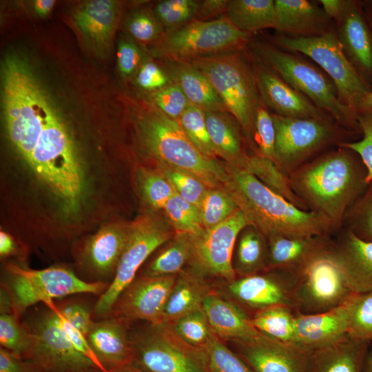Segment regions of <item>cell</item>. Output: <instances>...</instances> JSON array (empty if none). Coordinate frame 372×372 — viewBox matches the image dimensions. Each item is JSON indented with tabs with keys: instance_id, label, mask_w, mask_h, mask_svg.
I'll return each instance as SVG.
<instances>
[{
	"instance_id": "6da1fadb",
	"label": "cell",
	"mask_w": 372,
	"mask_h": 372,
	"mask_svg": "<svg viewBox=\"0 0 372 372\" xmlns=\"http://www.w3.org/2000/svg\"><path fill=\"white\" fill-rule=\"evenodd\" d=\"M1 94L9 141L28 163L55 106L28 63L14 54L6 56L1 64Z\"/></svg>"
},
{
	"instance_id": "7a4b0ae2",
	"label": "cell",
	"mask_w": 372,
	"mask_h": 372,
	"mask_svg": "<svg viewBox=\"0 0 372 372\" xmlns=\"http://www.w3.org/2000/svg\"><path fill=\"white\" fill-rule=\"evenodd\" d=\"M225 166L229 180L224 187L250 225L269 238H311L324 229V216L302 210L245 169Z\"/></svg>"
},
{
	"instance_id": "3957f363",
	"label": "cell",
	"mask_w": 372,
	"mask_h": 372,
	"mask_svg": "<svg viewBox=\"0 0 372 372\" xmlns=\"http://www.w3.org/2000/svg\"><path fill=\"white\" fill-rule=\"evenodd\" d=\"M28 164L69 211L78 207L83 187L82 167L75 143L56 107L46 118Z\"/></svg>"
},
{
	"instance_id": "277c9868",
	"label": "cell",
	"mask_w": 372,
	"mask_h": 372,
	"mask_svg": "<svg viewBox=\"0 0 372 372\" xmlns=\"http://www.w3.org/2000/svg\"><path fill=\"white\" fill-rule=\"evenodd\" d=\"M141 140L158 163L180 169L200 178L208 188L224 187L229 180L225 166L203 155L183 131L178 120L154 105L138 121Z\"/></svg>"
},
{
	"instance_id": "5b68a950",
	"label": "cell",
	"mask_w": 372,
	"mask_h": 372,
	"mask_svg": "<svg viewBox=\"0 0 372 372\" xmlns=\"http://www.w3.org/2000/svg\"><path fill=\"white\" fill-rule=\"evenodd\" d=\"M1 291L8 298L12 312L21 318L31 307L46 304L54 299L88 293L100 296L108 287L102 282L82 280L72 270L61 266L32 269L9 263Z\"/></svg>"
},
{
	"instance_id": "8992f818",
	"label": "cell",
	"mask_w": 372,
	"mask_h": 372,
	"mask_svg": "<svg viewBox=\"0 0 372 372\" xmlns=\"http://www.w3.org/2000/svg\"><path fill=\"white\" fill-rule=\"evenodd\" d=\"M26 322L30 343L23 358L39 372H105L80 352L68 338L57 311L51 302Z\"/></svg>"
},
{
	"instance_id": "52a82bcc",
	"label": "cell",
	"mask_w": 372,
	"mask_h": 372,
	"mask_svg": "<svg viewBox=\"0 0 372 372\" xmlns=\"http://www.w3.org/2000/svg\"><path fill=\"white\" fill-rule=\"evenodd\" d=\"M259 59L283 80L338 121L352 125L357 113L344 104L331 79L316 66L298 56L267 43L255 45Z\"/></svg>"
},
{
	"instance_id": "ba28073f",
	"label": "cell",
	"mask_w": 372,
	"mask_h": 372,
	"mask_svg": "<svg viewBox=\"0 0 372 372\" xmlns=\"http://www.w3.org/2000/svg\"><path fill=\"white\" fill-rule=\"evenodd\" d=\"M239 52L199 57L186 62L207 78L227 111L250 134L261 99L253 70Z\"/></svg>"
},
{
	"instance_id": "9c48e42d",
	"label": "cell",
	"mask_w": 372,
	"mask_h": 372,
	"mask_svg": "<svg viewBox=\"0 0 372 372\" xmlns=\"http://www.w3.org/2000/svg\"><path fill=\"white\" fill-rule=\"evenodd\" d=\"M251 34L237 28L225 16L209 21L193 20L159 39L154 53L167 61L191 59L239 52Z\"/></svg>"
},
{
	"instance_id": "30bf717a",
	"label": "cell",
	"mask_w": 372,
	"mask_h": 372,
	"mask_svg": "<svg viewBox=\"0 0 372 372\" xmlns=\"http://www.w3.org/2000/svg\"><path fill=\"white\" fill-rule=\"evenodd\" d=\"M280 49L301 53L320 66L334 83L340 99L355 113L371 91L344 54L335 30L318 36L273 37Z\"/></svg>"
},
{
	"instance_id": "8fae6325",
	"label": "cell",
	"mask_w": 372,
	"mask_h": 372,
	"mask_svg": "<svg viewBox=\"0 0 372 372\" xmlns=\"http://www.w3.org/2000/svg\"><path fill=\"white\" fill-rule=\"evenodd\" d=\"M132 366L144 372H212L205 349L183 340L169 324L130 336Z\"/></svg>"
},
{
	"instance_id": "7c38bea8",
	"label": "cell",
	"mask_w": 372,
	"mask_h": 372,
	"mask_svg": "<svg viewBox=\"0 0 372 372\" xmlns=\"http://www.w3.org/2000/svg\"><path fill=\"white\" fill-rule=\"evenodd\" d=\"M171 225L160 218L141 216L130 225L128 238L115 276L107 289L99 296L93 314L107 318L122 291L136 278L138 270L158 247L172 238Z\"/></svg>"
},
{
	"instance_id": "4fadbf2b",
	"label": "cell",
	"mask_w": 372,
	"mask_h": 372,
	"mask_svg": "<svg viewBox=\"0 0 372 372\" xmlns=\"http://www.w3.org/2000/svg\"><path fill=\"white\" fill-rule=\"evenodd\" d=\"M300 185L320 213L334 220L340 219L357 185L352 160L340 152L327 155L304 171Z\"/></svg>"
},
{
	"instance_id": "5bb4252c",
	"label": "cell",
	"mask_w": 372,
	"mask_h": 372,
	"mask_svg": "<svg viewBox=\"0 0 372 372\" xmlns=\"http://www.w3.org/2000/svg\"><path fill=\"white\" fill-rule=\"evenodd\" d=\"M292 294L298 313L316 314L344 304L355 293L331 253H320L302 265Z\"/></svg>"
},
{
	"instance_id": "9a60e30c",
	"label": "cell",
	"mask_w": 372,
	"mask_h": 372,
	"mask_svg": "<svg viewBox=\"0 0 372 372\" xmlns=\"http://www.w3.org/2000/svg\"><path fill=\"white\" fill-rule=\"evenodd\" d=\"M250 225L239 209L220 224L191 236L192 251L189 262L192 269L203 276H214L229 282L236 278L232 255L240 231Z\"/></svg>"
},
{
	"instance_id": "2e32d148",
	"label": "cell",
	"mask_w": 372,
	"mask_h": 372,
	"mask_svg": "<svg viewBox=\"0 0 372 372\" xmlns=\"http://www.w3.org/2000/svg\"><path fill=\"white\" fill-rule=\"evenodd\" d=\"M176 277L143 275L135 278L122 291L108 317L130 322L143 320L152 325L161 323L163 309Z\"/></svg>"
},
{
	"instance_id": "e0dca14e",
	"label": "cell",
	"mask_w": 372,
	"mask_h": 372,
	"mask_svg": "<svg viewBox=\"0 0 372 372\" xmlns=\"http://www.w3.org/2000/svg\"><path fill=\"white\" fill-rule=\"evenodd\" d=\"M275 130V162L291 166L327 143L333 134L324 118H296L272 114Z\"/></svg>"
},
{
	"instance_id": "ac0fdd59",
	"label": "cell",
	"mask_w": 372,
	"mask_h": 372,
	"mask_svg": "<svg viewBox=\"0 0 372 372\" xmlns=\"http://www.w3.org/2000/svg\"><path fill=\"white\" fill-rule=\"evenodd\" d=\"M234 344L236 353L254 372H306L313 351L263 333Z\"/></svg>"
},
{
	"instance_id": "d6986e66",
	"label": "cell",
	"mask_w": 372,
	"mask_h": 372,
	"mask_svg": "<svg viewBox=\"0 0 372 372\" xmlns=\"http://www.w3.org/2000/svg\"><path fill=\"white\" fill-rule=\"evenodd\" d=\"M252 70L261 101L275 114L296 118H325L322 110L260 59L254 63Z\"/></svg>"
},
{
	"instance_id": "ffe728a7",
	"label": "cell",
	"mask_w": 372,
	"mask_h": 372,
	"mask_svg": "<svg viewBox=\"0 0 372 372\" xmlns=\"http://www.w3.org/2000/svg\"><path fill=\"white\" fill-rule=\"evenodd\" d=\"M130 225L103 226L85 242L81 264L88 273L87 282L110 284L125 247Z\"/></svg>"
},
{
	"instance_id": "44dd1931",
	"label": "cell",
	"mask_w": 372,
	"mask_h": 372,
	"mask_svg": "<svg viewBox=\"0 0 372 372\" xmlns=\"http://www.w3.org/2000/svg\"><path fill=\"white\" fill-rule=\"evenodd\" d=\"M129 324L130 322L115 317L94 320L87 335L94 354L108 372L132 365Z\"/></svg>"
},
{
	"instance_id": "7402d4cb",
	"label": "cell",
	"mask_w": 372,
	"mask_h": 372,
	"mask_svg": "<svg viewBox=\"0 0 372 372\" xmlns=\"http://www.w3.org/2000/svg\"><path fill=\"white\" fill-rule=\"evenodd\" d=\"M335 21V32L347 57L357 71L372 74V34L362 3L346 0Z\"/></svg>"
},
{
	"instance_id": "603a6c76",
	"label": "cell",
	"mask_w": 372,
	"mask_h": 372,
	"mask_svg": "<svg viewBox=\"0 0 372 372\" xmlns=\"http://www.w3.org/2000/svg\"><path fill=\"white\" fill-rule=\"evenodd\" d=\"M349 335L346 302L316 314L298 313L295 318L293 344L314 351L333 344Z\"/></svg>"
},
{
	"instance_id": "cb8c5ba5",
	"label": "cell",
	"mask_w": 372,
	"mask_h": 372,
	"mask_svg": "<svg viewBox=\"0 0 372 372\" xmlns=\"http://www.w3.org/2000/svg\"><path fill=\"white\" fill-rule=\"evenodd\" d=\"M203 309L212 332L222 340L247 342L262 334L241 308L216 293L207 295Z\"/></svg>"
},
{
	"instance_id": "d4e9b609",
	"label": "cell",
	"mask_w": 372,
	"mask_h": 372,
	"mask_svg": "<svg viewBox=\"0 0 372 372\" xmlns=\"http://www.w3.org/2000/svg\"><path fill=\"white\" fill-rule=\"evenodd\" d=\"M274 29L291 37L321 35L332 29L322 8L307 0H275Z\"/></svg>"
},
{
	"instance_id": "484cf974",
	"label": "cell",
	"mask_w": 372,
	"mask_h": 372,
	"mask_svg": "<svg viewBox=\"0 0 372 372\" xmlns=\"http://www.w3.org/2000/svg\"><path fill=\"white\" fill-rule=\"evenodd\" d=\"M228 289L236 299L256 311L276 305L294 307L293 285L269 276H243L229 282Z\"/></svg>"
},
{
	"instance_id": "4316f807",
	"label": "cell",
	"mask_w": 372,
	"mask_h": 372,
	"mask_svg": "<svg viewBox=\"0 0 372 372\" xmlns=\"http://www.w3.org/2000/svg\"><path fill=\"white\" fill-rule=\"evenodd\" d=\"M366 342L349 335L311 352L306 372H363Z\"/></svg>"
},
{
	"instance_id": "83f0119b",
	"label": "cell",
	"mask_w": 372,
	"mask_h": 372,
	"mask_svg": "<svg viewBox=\"0 0 372 372\" xmlns=\"http://www.w3.org/2000/svg\"><path fill=\"white\" fill-rule=\"evenodd\" d=\"M331 255L353 293L372 291V241L350 233L343 247Z\"/></svg>"
},
{
	"instance_id": "f1b7e54d",
	"label": "cell",
	"mask_w": 372,
	"mask_h": 372,
	"mask_svg": "<svg viewBox=\"0 0 372 372\" xmlns=\"http://www.w3.org/2000/svg\"><path fill=\"white\" fill-rule=\"evenodd\" d=\"M167 61V71L190 104L203 111L228 112L207 78L186 61Z\"/></svg>"
},
{
	"instance_id": "f546056e",
	"label": "cell",
	"mask_w": 372,
	"mask_h": 372,
	"mask_svg": "<svg viewBox=\"0 0 372 372\" xmlns=\"http://www.w3.org/2000/svg\"><path fill=\"white\" fill-rule=\"evenodd\" d=\"M210 291L204 276L192 269L183 270L177 275L164 307L161 323L171 324L203 307V300Z\"/></svg>"
},
{
	"instance_id": "4dcf8cb0",
	"label": "cell",
	"mask_w": 372,
	"mask_h": 372,
	"mask_svg": "<svg viewBox=\"0 0 372 372\" xmlns=\"http://www.w3.org/2000/svg\"><path fill=\"white\" fill-rule=\"evenodd\" d=\"M118 15V3L112 0L90 1L74 13L80 31L94 43L103 45L110 41Z\"/></svg>"
},
{
	"instance_id": "1f68e13d",
	"label": "cell",
	"mask_w": 372,
	"mask_h": 372,
	"mask_svg": "<svg viewBox=\"0 0 372 372\" xmlns=\"http://www.w3.org/2000/svg\"><path fill=\"white\" fill-rule=\"evenodd\" d=\"M204 112L208 133L218 156L227 164L240 167L247 155L243 151L239 123L228 112Z\"/></svg>"
},
{
	"instance_id": "d6a6232c",
	"label": "cell",
	"mask_w": 372,
	"mask_h": 372,
	"mask_svg": "<svg viewBox=\"0 0 372 372\" xmlns=\"http://www.w3.org/2000/svg\"><path fill=\"white\" fill-rule=\"evenodd\" d=\"M237 28L252 34L276 23L273 0H229L225 15Z\"/></svg>"
},
{
	"instance_id": "836d02e7",
	"label": "cell",
	"mask_w": 372,
	"mask_h": 372,
	"mask_svg": "<svg viewBox=\"0 0 372 372\" xmlns=\"http://www.w3.org/2000/svg\"><path fill=\"white\" fill-rule=\"evenodd\" d=\"M192 251L191 236L175 233L169 245L152 260L143 275L149 276H176L189 262Z\"/></svg>"
},
{
	"instance_id": "e575fe53",
	"label": "cell",
	"mask_w": 372,
	"mask_h": 372,
	"mask_svg": "<svg viewBox=\"0 0 372 372\" xmlns=\"http://www.w3.org/2000/svg\"><path fill=\"white\" fill-rule=\"evenodd\" d=\"M291 307L276 305L256 311L251 322L262 333L279 341L294 342L295 318Z\"/></svg>"
},
{
	"instance_id": "d590c367",
	"label": "cell",
	"mask_w": 372,
	"mask_h": 372,
	"mask_svg": "<svg viewBox=\"0 0 372 372\" xmlns=\"http://www.w3.org/2000/svg\"><path fill=\"white\" fill-rule=\"evenodd\" d=\"M239 167L254 175L270 189L294 205L302 207V205L293 192L289 180L273 161L260 155L247 156Z\"/></svg>"
},
{
	"instance_id": "8d00e7d4",
	"label": "cell",
	"mask_w": 372,
	"mask_h": 372,
	"mask_svg": "<svg viewBox=\"0 0 372 372\" xmlns=\"http://www.w3.org/2000/svg\"><path fill=\"white\" fill-rule=\"evenodd\" d=\"M30 343L29 329L12 311L7 297L1 294V347L23 358Z\"/></svg>"
},
{
	"instance_id": "74e56055",
	"label": "cell",
	"mask_w": 372,
	"mask_h": 372,
	"mask_svg": "<svg viewBox=\"0 0 372 372\" xmlns=\"http://www.w3.org/2000/svg\"><path fill=\"white\" fill-rule=\"evenodd\" d=\"M238 209L233 197L224 187L208 188L199 207L202 225L204 229L211 228Z\"/></svg>"
},
{
	"instance_id": "f35d334b",
	"label": "cell",
	"mask_w": 372,
	"mask_h": 372,
	"mask_svg": "<svg viewBox=\"0 0 372 372\" xmlns=\"http://www.w3.org/2000/svg\"><path fill=\"white\" fill-rule=\"evenodd\" d=\"M269 258L272 265L287 267L304 264L313 254L311 238L284 236L269 238Z\"/></svg>"
},
{
	"instance_id": "ab89813d",
	"label": "cell",
	"mask_w": 372,
	"mask_h": 372,
	"mask_svg": "<svg viewBox=\"0 0 372 372\" xmlns=\"http://www.w3.org/2000/svg\"><path fill=\"white\" fill-rule=\"evenodd\" d=\"M163 209L175 233L194 236L204 230L199 208L182 198L176 192L168 200Z\"/></svg>"
},
{
	"instance_id": "60d3db41",
	"label": "cell",
	"mask_w": 372,
	"mask_h": 372,
	"mask_svg": "<svg viewBox=\"0 0 372 372\" xmlns=\"http://www.w3.org/2000/svg\"><path fill=\"white\" fill-rule=\"evenodd\" d=\"M265 247L257 229L245 228L239 239L235 271L244 276L254 274L263 265Z\"/></svg>"
},
{
	"instance_id": "b9f144b4",
	"label": "cell",
	"mask_w": 372,
	"mask_h": 372,
	"mask_svg": "<svg viewBox=\"0 0 372 372\" xmlns=\"http://www.w3.org/2000/svg\"><path fill=\"white\" fill-rule=\"evenodd\" d=\"M346 307L349 335L366 342L372 340V291L353 294Z\"/></svg>"
},
{
	"instance_id": "7bdbcfd3",
	"label": "cell",
	"mask_w": 372,
	"mask_h": 372,
	"mask_svg": "<svg viewBox=\"0 0 372 372\" xmlns=\"http://www.w3.org/2000/svg\"><path fill=\"white\" fill-rule=\"evenodd\" d=\"M157 168L177 194L199 208L208 189L200 178L188 172L162 163H157Z\"/></svg>"
},
{
	"instance_id": "ee69618b",
	"label": "cell",
	"mask_w": 372,
	"mask_h": 372,
	"mask_svg": "<svg viewBox=\"0 0 372 372\" xmlns=\"http://www.w3.org/2000/svg\"><path fill=\"white\" fill-rule=\"evenodd\" d=\"M178 121L195 147L205 156L216 159L218 155L208 133L205 112L189 104Z\"/></svg>"
},
{
	"instance_id": "f6af8a7d",
	"label": "cell",
	"mask_w": 372,
	"mask_h": 372,
	"mask_svg": "<svg viewBox=\"0 0 372 372\" xmlns=\"http://www.w3.org/2000/svg\"><path fill=\"white\" fill-rule=\"evenodd\" d=\"M200 1L163 0L154 8L155 16L162 26L169 32L195 19Z\"/></svg>"
},
{
	"instance_id": "bcb514c9",
	"label": "cell",
	"mask_w": 372,
	"mask_h": 372,
	"mask_svg": "<svg viewBox=\"0 0 372 372\" xmlns=\"http://www.w3.org/2000/svg\"><path fill=\"white\" fill-rule=\"evenodd\" d=\"M169 324L185 342L203 349L213 333L203 307Z\"/></svg>"
},
{
	"instance_id": "7dc6e473",
	"label": "cell",
	"mask_w": 372,
	"mask_h": 372,
	"mask_svg": "<svg viewBox=\"0 0 372 372\" xmlns=\"http://www.w3.org/2000/svg\"><path fill=\"white\" fill-rule=\"evenodd\" d=\"M138 180L143 199L156 210L163 209L175 192L171 184L158 170L141 168Z\"/></svg>"
},
{
	"instance_id": "c3c4849f",
	"label": "cell",
	"mask_w": 372,
	"mask_h": 372,
	"mask_svg": "<svg viewBox=\"0 0 372 372\" xmlns=\"http://www.w3.org/2000/svg\"><path fill=\"white\" fill-rule=\"evenodd\" d=\"M205 351L212 372H254L234 351L214 333Z\"/></svg>"
},
{
	"instance_id": "681fc988",
	"label": "cell",
	"mask_w": 372,
	"mask_h": 372,
	"mask_svg": "<svg viewBox=\"0 0 372 372\" xmlns=\"http://www.w3.org/2000/svg\"><path fill=\"white\" fill-rule=\"evenodd\" d=\"M254 130L259 151L258 155L275 162V125L272 114L268 112L262 101L255 112Z\"/></svg>"
},
{
	"instance_id": "f907efd6",
	"label": "cell",
	"mask_w": 372,
	"mask_h": 372,
	"mask_svg": "<svg viewBox=\"0 0 372 372\" xmlns=\"http://www.w3.org/2000/svg\"><path fill=\"white\" fill-rule=\"evenodd\" d=\"M150 100L157 110L176 120L179 119L190 104L180 87L174 82L152 93Z\"/></svg>"
},
{
	"instance_id": "816d5d0a",
	"label": "cell",
	"mask_w": 372,
	"mask_h": 372,
	"mask_svg": "<svg viewBox=\"0 0 372 372\" xmlns=\"http://www.w3.org/2000/svg\"><path fill=\"white\" fill-rule=\"evenodd\" d=\"M358 124L363 137L358 141L343 143L342 146L355 152L366 167L364 178L366 183L372 180V111H364L357 114Z\"/></svg>"
},
{
	"instance_id": "f5cc1de1",
	"label": "cell",
	"mask_w": 372,
	"mask_h": 372,
	"mask_svg": "<svg viewBox=\"0 0 372 372\" xmlns=\"http://www.w3.org/2000/svg\"><path fill=\"white\" fill-rule=\"evenodd\" d=\"M137 85L151 94L174 83L167 71L149 60H145L135 74Z\"/></svg>"
},
{
	"instance_id": "db71d44e",
	"label": "cell",
	"mask_w": 372,
	"mask_h": 372,
	"mask_svg": "<svg viewBox=\"0 0 372 372\" xmlns=\"http://www.w3.org/2000/svg\"><path fill=\"white\" fill-rule=\"evenodd\" d=\"M127 28L130 33L136 40L148 43L161 38L163 27L157 18L145 12H138L129 19Z\"/></svg>"
},
{
	"instance_id": "11a10c76",
	"label": "cell",
	"mask_w": 372,
	"mask_h": 372,
	"mask_svg": "<svg viewBox=\"0 0 372 372\" xmlns=\"http://www.w3.org/2000/svg\"><path fill=\"white\" fill-rule=\"evenodd\" d=\"M57 306L59 314L73 328L87 337L94 322L92 311L84 304L76 302Z\"/></svg>"
},
{
	"instance_id": "9f6ffc18",
	"label": "cell",
	"mask_w": 372,
	"mask_h": 372,
	"mask_svg": "<svg viewBox=\"0 0 372 372\" xmlns=\"http://www.w3.org/2000/svg\"><path fill=\"white\" fill-rule=\"evenodd\" d=\"M145 61L143 52L134 43L125 39L121 41L118 46L117 63L123 77L136 74Z\"/></svg>"
},
{
	"instance_id": "6f0895ef",
	"label": "cell",
	"mask_w": 372,
	"mask_h": 372,
	"mask_svg": "<svg viewBox=\"0 0 372 372\" xmlns=\"http://www.w3.org/2000/svg\"><path fill=\"white\" fill-rule=\"evenodd\" d=\"M0 372L39 371L28 360L0 347Z\"/></svg>"
},
{
	"instance_id": "680465c9",
	"label": "cell",
	"mask_w": 372,
	"mask_h": 372,
	"mask_svg": "<svg viewBox=\"0 0 372 372\" xmlns=\"http://www.w3.org/2000/svg\"><path fill=\"white\" fill-rule=\"evenodd\" d=\"M229 0H205L200 1L196 20L209 21L227 11Z\"/></svg>"
},
{
	"instance_id": "91938a15",
	"label": "cell",
	"mask_w": 372,
	"mask_h": 372,
	"mask_svg": "<svg viewBox=\"0 0 372 372\" xmlns=\"http://www.w3.org/2000/svg\"><path fill=\"white\" fill-rule=\"evenodd\" d=\"M319 2L326 14L335 21L342 13L346 0H320Z\"/></svg>"
},
{
	"instance_id": "94428289",
	"label": "cell",
	"mask_w": 372,
	"mask_h": 372,
	"mask_svg": "<svg viewBox=\"0 0 372 372\" xmlns=\"http://www.w3.org/2000/svg\"><path fill=\"white\" fill-rule=\"evenodd\" d=\"M17 252V246L14 238L3 231L0 232V256L7 258L15 255Z\"/></svg>"
},
{
	"instance_id": "6125c7cd",
	"label": "cell",
	"mask_w": 372,
	"mask_h": 372,
	"mask_svg": "<svg viewBox=\"0 0 372 372\" xmlns=\"http://www.w3.org/2000/svg\"><path fill=\"white\" fill-rule=\"evenodd\" d=\"M362 6L366 21L372 29V1L362 3ZM364 111H372V91L366 96L359 112Z\"/></svg>"
},
{
	"instance_id": "be15d7a7",
	"label": "cell",
	"mask_w": 372,
	"mask_h": 372,
	"mask_svg": "<svg viewBox=\"0 0 372 372\" xmlns=\"http://www.w3.org/2000/svg\"><path fill=\"white\" fill-rule=\"evenodd\" d=\"M54 4L53 0H37L33 3V8L39 16L44 17L50 13Z\"/></svg>"
},
{
	"instance_id": "e7e4bbea",
	"label": "cell",
	"mask_w": 372,
	"mask_h": 372,
	"mask_svg": "<svg viewBox=\"0 0 372 372\" xmlns=\"http://www.w3.org/2000/svg\"><path fill=\"white\" fill-rule=\"evenodd\" d=\"M363 372H372V350L370 352H367Z\"/></svg>"
},
{
	"instance_id": "03108f58",
	"label": "cell",
	"mask_w": 372,
	"mask_h": 372,
	"mask_svg": "<svg viewBox=\"0 0 372 372\" xmlns=\"http://www.w3.org/2000/svg\"><path fill=\"white\" fill-rule=\"evenodd\" d=\"M366 228L369 234L372 236V204L368 211L366 218Z\"/></svg>"
},
{
	"instance_id": "003e7915",
	"label": "cell",
	"mask_w": 372,
	"mask_h": 372,
	"mask_svg": "<svg viewBox=\"0 0 372 372\" xmlns=\"http://www.w3.org/2000/svg\"><path fill=\"white\" fill-rule=\"evenodd\" d=\"M113 372H144V371L136 368L135 366L132 365H130V366L118 369Z\"/></svg>"
}]
</instances>
